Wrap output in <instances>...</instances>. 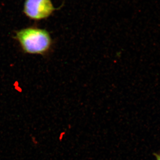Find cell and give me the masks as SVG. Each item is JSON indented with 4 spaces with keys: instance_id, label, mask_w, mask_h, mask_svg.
Returning <instances> with one entry per match:
<instances>
[{
    "instance_id": "6da1fadb",
    "label": "cell",
    "mask_w": 160,
    "mask_h": 160,
    "mask_svg": "<svg viewBox=\"0 0 160 160\" xmlns=\"http://www.w3.org/2000/svg\"><path fill=\"white\" fill-rule=\"evenodd\" d=\"M15 38L24 52L29 54H46L52 44L48 31L35 27H29L18 31Z\"/></svg>"
},
{
    "instance_id": "7a4b0ae2",
    "label": "cell",
    "mask_w": 160,
    "mask_h": 160,
    "mask_svg": "<svg viewBox=\"0 0 160 160\" xmlns=\"http://www.w3.org/2000/svg\"><path fill=\"white\" fill-rule=\"evenodd\" d=\"M56 9L51 0H26L23 12L31 19L41 20L49 17Z\"/></svg>"
},
{
    "instance_id": "3957f363",
    "label": "cell",
    "mask_w": 160,
    "mask_h": 160,
    "mask_svg": "<svg viewBox=\"0 0 160 160\" xmlns=\"http://www.w3.org/2000/svg\"><path fill=\"white\" fill-rule=\"evenodd\" d=\"M157 158L158 160H160V155L158 156Z\"/></svg>"
}]
</instances>
